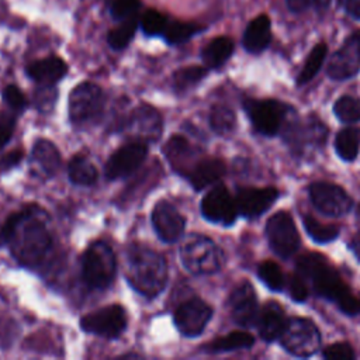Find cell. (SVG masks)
<instances>
[{
    "label": "cell",
    "mask_w": 360,
    "mask_h": 360,
    "mask_svg": "<svg viewBox=\"0 0 360 360\" xmlns=\"http://www.w3.org/2000/svg\"><path fill=\"white\" fill-rule=\"evenodd\" d=\"M343 7L350 17L360 20V0H343Z\"/></svg>",
    "instance_id": "c3c4849f"
},
{
    "label": "cell",
    "mask_w": 360,
    "mask_h": 360,
    "mask_svg": "<svg viewBox=\"0 0 360 360\" xmlns=\"http://www.w3.org/2000/svg\"><path fill=\"white\" fill-rule=\"evenodd\" d=\"M163 152L167 158V160L170 162V165L173 166L174 170L186 174L187 169H186V160H190V156L193 155L191 152V145L187 142L186 138L180 136V135H173L165 145Z\"/></svg>",
    "instance_id": "83f0119b"
},
{
    "label": "cell",
    "mask_w": 360,
    "mask_h": 360,
    "mask_svg": "<svg viewBox=\"0 0 360 360\" xmlns=\"http://www.w3.org/2000/svg\"><path fill=\"white\" fill-rule=\"evenodd\" d=\"M225 173V163L217 158H205L197 162L187 177L195 190H202L219 180Z\"/></svg>",
    "instance_id": "cb8c5ba5"
},
{
    "label": "cell",
    "mask_w": 360,
    "mask_h": 360,
    "mask_svg": "<svg viewBox=\"0 0 360 360\" xmlns=\"http://www.w3.org/2000/svg\"><path fill=\"white\" fill-rule=\"evenodd\" d=\"M284 139L295 156H305L321 149L328 139V128L323 121L309 114L305 120H288L283 128Z\"/></svg>",
    "instance_id": "277c9868"
},
{
    "label": "cell",
    "mask_w": 360,
    "mask_h": 360,
    "mask_svg": "<svg viewBox=\"0 0 360 360\" xmlns=\"http://www.w3.org/2000/svg\"><path fill=\"white\" fill-rule=\"evenodd\" d=\"M339 309L349 315V316H356L360 314V294L349 292L340 302H338Z\"/></svg>",
    "instance_id": "f6af8a7d"
},
{
    "label": "cell",
    "mask_w": 360,
    "mask_h": 360,
    "mask_svg": "<svg viewBox=\"0 0 360 360\" xmlns=\"http://www.w3.org/2000/svg\"><path fill=\"white\" fill-rule=\"evenodd\" d=\"M152 225L162 240L172 243L183 235L186 221L170 202L159 201L152 211Z\"/></svg>",
    "instance_id": "d6986e66"
},
{
    "label": "cell",
    "mask_w": 360,
    "mask_h": 360,
    "mask_svg": "<svg viewBox=\"0 0 360 360\" xmlns=\"http://www.w3.org/2000/svg\"><path fill=\"white\" fill-rule=\"evenodd\" d=\"M335 115L346 124L360 121V98L353 96H342L333 105Z\"/></svg>",
    "instance_id": "8d00e7d4"
},
{
    "label": "cell",
    "mask_w": 360,
    "mask_h": 360,
    "mask_svg": "<svg viewBox=\"0 0 360 360\" xmlns=\"http://www.w3.org/2000/svg\"><path fill=\"white\" fill-rule=\"evenodd\" d=\"M329 3H330V0H316L315 7H316V8H328Z\"/></svg>",
    "instance_id": "816d5d0a"
},
{
    "label": "cell",
    "mask_w": 360,
    "mask_h": 360,
    "mask_svg": "<svg viewBox=\"0 0 360 360\" xmlns=\"http://www.w3.org/2000/svg\"><path fill=\"white\" fill-rule=\"evenodd\" d=\"M3 228L6 243L24 266H37L51 249L52 238L46 225V214L34 204L11 214Z\"/></svg>",
    "instance_id": "6da1fadb"
},
{
    "label": "cell",
    "mask_w": 360,
    "mask_h": 360,
    "mask_svg": "<svg viewBox=\"0 0 360 360\" xmlns=\"http://www.w3.org/2000/svg\"><path fill=\"white\" fill-rule=\"evenodd\" d=\"M125 276L134 290L152 298L166 285L167 264L158 252L141 245H131L127 252Z\"/></svg>",
    "instance_id": "7a4b0ae2"
},
{
    "label": "cell",
    "mask_w": 360,
    "mask_h": 360,
    "mask_svg": "<svg viewBox=\"0 0 360 360\" xmlns=\"http://www.w3.org/2000/svg\"><path fill=\"white\" fill-rule=\"evenodd\" d=\"M167 22L169 21H167L166 15L156 10H148L141 17V28L149 37L163 35Z\"/></svg>",
    "instance_id": "f35d334b"
},
{
    "label": "cell",
    "mask_w": 360,
    "mask_h": 360,
    "mask_svg": "<svg viewBox=\"0 0 360 360\" xmlns=\"http://www.w3.org/2000/svg\"><path fill=\"white\" fill-rule=\"evenodd\" d=\"M271 41V21L266 14L255 17L246 27L242 38L243 48L250 53H260Z\"/></svg>",
    "instance_id": "7402d4cb"
},
{
    "label": "cell",
    "mask_w": 360,
    "mask_h": 360,
    "mask_svg": "<svg viewBox=\"0 0 360 360\" xmlns=\"http://www.w3.org/2000/svg\"><path fill=\"white\" fill-rule=\"evenodd\" d=\"M68 72V65L58 56H48L32 62L27 68V75L38 83L53 84Z\"/></svg>",
    "instance_id": "603a6c76"
},
{
    "label": "cell",
    "mask_w": 360,
    "mask_h": 360,
    "mask_svg": "<svg viewBox=\"0 0 360 360\" xmlns=\"http://www.w3.org/2000/svg\"><path fill=\"white\" fill-rule=\"evenodd\" d=\"M69 179L79 186H91L97 181V169L86 156H75L69 162Z\"/></svg>",
    "instance_id": "f546056e"
},
{
    "label": "cell",
    "mask_w": 360,
    "mask_h": 360,
    "mask_svg": "<svg viewBox=\"0 0 360 360\" xmlns=\"http://www.w3.org/2000/svg\"><path fill=\"white\" fill-rule=\"evenodd\" d=\"M212 316V308L200 298L183 302L174 312V323L180 333L193 338L198 336Z\"/></svg>",
    "instance_id": "2e32d148"
},
{
    "label": "cell",
    "mask_w": 360,
    "mask_h": 360,
    "mask_svg": "<svg viewBox=\"0 0 360 360\" xmlns=\"http://www.w3.org/2000/svg\"><path fill=\"white\" fill-rule=\"evenodd\" d=\"M148 146L145 141L135 139L117 149L105 163V177L110 180L125 177L134 173L145 160Z\"/></svg>",
    "instance_id": "4fadbf2b"
},
{
    "label": "cell",
    "mask_w": 360,
    "mask_h": 360,
    "mask_svg": "<svg viewBox=\"0 0 360 360\" xmlns=\"http://www.w3.org/2000/svg\"><path fill=\"white\" fill-rule=\"evenodd\" d=\"M297 270L319 297L336 304L352 291L340 277L339 271L319 253L302 255L297 260Z\"/></svg>",
    "instance_id": "3957f363"
},
{
    "label": "cell",
    "mask_w": 360,
    "mask_h": 360,
    "mask_svg": "<svg viewBox=\"0 0 360 360\" xmlns=\"http://www.w3.org/2000/svg\"><path fill=\"white\" fill-rule=\"evenodd\" d=\"M322 354L328 360H352L356 357L353 347L346 342H336L326 346Z\"/></svg>",
    "instance_id": "b9f144b4"
},
{
    "label": "cell",
    "mask_w": 360,
    "mask_h": 360,
    "mask_svg": "<svg viewBox=\"0 0 360 360\" xmlns=\"http://www.w3.org/2000/svg\"><path fill=\"white\" fill-rule=\"evenodd\" d=\"M288 295L297 301V302H304L308 298V288H307V281L300 273L295 274H288L285 278V287Z\"/></svg>",
    "instance_id": "60d3db41"
},
{
    "label": "cell",
    "mask_w": 360,
    "mask_h": 360,
    "mask_svg": "<svg viewBox=\"0 0 360 360\" xmlns=\"http://www.w3.org/2000/svg\"><path fill=\"white\" fill-rule=\"evenodd\" d=\"M104 107L103 90L94 83H80L69 96V118L75 125L96 121Z\"/></svg>",
    "instance_id": "9c48e42d"
},
{
    "label": "cell",
    "mask_w": 360,
    "mask_h": 360,
    "mask_svg": "<svg viewBox=\"0 0 360 360\" xmlns=\"http://www.w3.org/2000/svg\"><path fill=\"white\" fill-rule=\"evenodd\" d=\"M232 319L240 326H253L259 316V304L255 288L243 281L229 295L228 300Z\"/></svg>",
    "instance_id": "ac0fdd59"
},
{
    "label": "cell",
    "mask_w": 360,
    "mask_h": 360,
    "mask_svg": "<svg viewBox=\"0 0 360 360\" xmlns=\"http://www.w3.org/2000/svg\"><path fill=\"white\" fill-rule=\"evenodd\" d=\"M136 27H138L136 15L120 21V24L117 27H114L108 32V35H107L108 45L112 49H122V48H125L131 42V39H132V37H134V34L136 31Z\"/></svg>",
    "instance_id": "d6a6232c"
},
{
    "label": "cell",
    "mask_w": 360,
    "mask_h": 360,
    "mask_svg": "<svg viewBox=\"0 0 360 360\" xmlns=\"http://www.w3.org/2000/svg\"><path fill=\"white\" fill-rule=\"evenodd\" d=\"M278 195L276 187H240L235 197L238 214L246 218H257L276 202Z\"/></svg>",
    "instance_id": "e0dca14e"
},
{
    "label": "cell",
    "mask_w": 360,
    "mask_h": 360,
    "mask_svg": "<svg viewBox=\"0 0 360 360\" xmlns=\"http://www.w3.org/2000/svg\"><path fill=\"white\" fill-rule=\"evenodd\" d=\"M349 248H350V250L353 252V255L360 260V232H357V233L352 238V240H350V243H349Z\"/></svg>",
    "instance_id": "f907efd6"
},
{
    "label": "cell",
    "mask_w": 360,
    "mask_h": 360,
    "mask_svg": "<svg viewBox=\"0 0 360 360\" xmlns=\"http://www.w3.org/2000/svg\"><path fill=\"white\" fill-rule=\"evenodd\" d=\"M233 53V41L228 37H217L210 41L202 52L201 58L207 68H219L222 66Z\"/></svg>",
    "instance_id": "484cf974"
},
{
    "label": "cell",
    "mask_w": 360,
    "mask_h": 360,
    "mask_svg": "<svg viewBox=\"0 0 360 360\" xmlns=\"http://www.w3.org/2000/svg\"><path fill=\"white\" fill-rule=\"evenodd\" d=\"M6 243V235H4V228L0 225V246Z\"/></svg>",
    "instance_id": "f5cc1de1"
},
{
    "label": "cell",
    "mask_w": 360,
    "mask_h": 360,
    "mask_svg": "<svg viewBox=\"0 0 360 360\" xmlns=\"http://www.w3.org/2000/svg\"><path fill=\"white\" fill-rule=\"evenodd\" d=\"M335 149L342 160H354L360 149V131L350 127L339 131L335 139Z\"/></svg>",
    "instance_id": "f1b7e54d"
},
{
    "label": "cell",
    "mask_w": 360,
    "mask_h": 360,
    "mask_svg": "<svg viewBox=\"0 0 360 360\" xmlns=\"http://www.w3.org/2000/svg\"><path fill=\"white\" fill-rule=\"evenodd\" d=\"M202 30H204V27L194 24V22L169 21L166 25V30L163 32V37L169 44L177 45V44L188 41L193 35L198 34Z\"/></svg>",
    "instance_id": "836d02e7"
},
{
    "label": "cell",
    "mask_w": 360,
    "mask_h": 360,
    "mask_svg": "<svg viewBox=\"0 0 360 360\" xmlns=\"http://www.w3.org/2000/svg\"><path fill=\"white\" fill-rule=\"evenodd\" d=\"M13 134V122H1L0 124V148L4 146Z\"/></svg>",
    "instance_id": "681fc988"
},
{
    "label": "cell",
    "mask_w": 360,
    "mask_h": 360,
    "mask_svg": "<svg viewBox=\"0 0 360 360\" xmlns=\"http://www.w3.org/2000/svg\"><path fill=\"white\" fill-rule=\"evenodd\" d=\"M266 235L270 248L281 259L291 257L300 248V233L294 219L285 211H278L269 218Z\"/></svg>",
    "instance_id": "30bf717a"
},
{
    "label": "cell",
    "mask_w": 360,
    "mask_h": 360,
    "mask_svg": "<svg viewBox=\"0 0 360 360\" xmlns=\"http://www.w3.org/2000/svg\"><path fill=\"white\" fill-rule=\"evenodd\" d=\"M243 108L250 118L253 128L264 136H274L283 131L292 114L290 105L273 98H246L243 101Z\"/></svg>",
    "instance_id": "8992f818"
},
{
    "label": "cell",
    "mask_w": 360,
    "mask_h": 360,
    "mask_svg": "<svg viewBox=\"0 0 360 360\" xmlns=\"http://www.w3.org/2000/svg\"><path fill=\"white\" fill-rule=\"evenodd\" d=\"M326 53H328V45L323 44V42L316 44L311 49V52L307 56V60H305L300 75L297 76V83L300 86L308 83L319 72V69L323 65V60L326 58Z\"/></svg>",
    "instance_id": "4dcf8cb0"
},
{
    "label": "cell",
    "mask_w": 360,
    "mask_h": 360,
    "mask_svg": "<svg viewBox=\"0 0 360 360\" xmlns=\"http://www.w3.org/2000/svg\"><path fill=\"white\" fill-rule=\"evenodd\" d=\"M309 198L318 211L329 217H342L353 205V200L340 186L328 181L312 183L309 186Z\"/></svg>",
    "instance_id": "7c38bea8"
},
{
    "label": "cell",
    "mask_w": 360,
    "mask_h": 360,
    "mask_svg": "<svg viewBox=\"0 0 360 360\" xmlns=\"http://www.w3.org/2000/svg\"><path fill=\"white\" fill-rule=\"evenodd\" d=\"M360 70V31L350 35L330 58L326 73L333 80H346Z\"/></svg>",
    "instance_id": "9a60e30c"
},
{
    "label": "cell",
    "mask_w": 360,
    "mask_h": 360,
    "mask_svg": "<svg viewBox=\"0 0 360 360\" xmlns=\"http://www.w3.org/2000/svg\"><path fill=\"white\" fill-rule=\"evenodd\" d=\"M235 122H236L235 112L228 105L217 104L211 108L210 125L217 134L219 135L229 134L235 128Z\"/></svg>",
    "instance_id": "e575fe53"
},
{
    "label": "cell",
    "mask_w": 360,
    "mask_h": 360,
    "mask_svg": "<svg viewBox=\"0 0 360 360\" xmlns=\"http://www.w3.org/2000/svg\"><path fill=\"white\" fill-rule=\"evenodd\" d=\"M105 3L111 17L118 21L136 15L141 6L139 0H105Z\"/></svg>",
    "instance_id": "ab89813d"
},
{
    "label": "cell",
    "mask_w": 360,
    "mask_h": 360,
    "mask_svg": "<svg viewBox=\"0 0 360 360\" xmlns=\"http://www.w3.org/2000/svg\"><path fill=\"white\" fill-rule=\"evenodd\" d=\"M257 277L273 291H281L285 287V277L280 266L273 260H264L259 264Z\"/></svg>",
    "instance_id": "d590c367"
},
{
    "label": "cell",
    "mask_w": 360,
    "mask_h": 360,
    "mask_svg": "<svg viewBox=\"0 0 360 360\" xmlns=\"http://www.w3.org/2000/svg\"><path fill=\"white\" fill-rule=\"evenodd\" d=\"M285 312L281 305L276 301H267L259 311L257 330L263 340L273 342L278 339L287 325Z\"/></svg>",
    "instance_id": "44dd1931"
},
{
    "label": "cell",
    "mask_w": 360,
    "mask_h": 360,
    "mask_svg": "<svg viewBox=\"0 0 360 360\" xmlns=\"http://www.w3.org/2000/svg\"><path fill=\"white\" fill-rule=\"evenodd\" d=\"M316 0H287V7L292 13H302L309 7H315Z\"/></svg>",
    "instance_id": "7dc6e473"
},
{
    "label": "cell",
    "mask_w": 360,
    "mask_h": 360,
    "mask_svg": "<svg viewBox=\"0 0 360 360\" xmlns=\"http://www.w3.org/2000/svg\"><path fill=\"white\" fill-rule=\"evenodd\" d=\"M207 75V69L201 66H187L174 72L173 82L177 90H187L195 86L204 76Z\"/></svg>",
    "instance_id": "74e56055"
},
{
    "label": "cell",
    "mask_w": 360,
    "mask_h": 360,
    "mask_svg": "<svg viewBox=\"0 0 360 360\" xmlns=\"http://www.w3.org/2000/svg\"><path fill=\"white\" fill-rule=\"evenodd\" d=\"M3 98L4 101L15 111H21L25 108L27 105V100H25V96L22 94V91L14 86V84H10L7 86L4 90H3Z\"/></svg>",
    "instance_id": "7bdbcfd3"
},
{
    "label": "cell",
    "mask_w": 360,
    "mask_h": 360,
    "mask_svg": "<svg viewBox=\"0 0 360 360\" xmlns=\"http://www.w3.org/2000/svg\"><path fill=\"white\" fill-rule=\"evenodd\" d=\"M202 217L211 222L229 226L238 217L235 198L222 184L215 186L201 200Z\"/></svg>",
    "instance_id": "5bb4252c"
},
{
    "label": "cell",
    "mask_w": 360,
    "mask_h": 360,
    "mask_svg": "<svg viewBox=\"0 0 360 360\" xmlns=\"http://www.w3.org/2000/svg\"><path fill=\"white\" fill-rule=\"evenodd\" d=\"M80 328L87 333H94L103 338H117L127 328L125 309L118 304L103 307L84 315L80 319Z\"/></svg>",
    "instance_id": "8fae6325"
},
{
    "label": "cell",
    "mask_w": 360,
    "mask_h": 360,
    "mask_svg": "<svg viewBox=\"0 0 360 360\" xmlns=\"http://www.w3.org/2000/svg\"><path fill=\"white\" fill-rule=\"evenodd\" d=\"M302 222H304L307 233L318 243L332 242L340 233V228L338 225H335V224H322L311 215L302 217Z\"/></svg>",
    "instance_id": "1f68e13d"
},
{
    "label": "cell",
    "mask_w": 360,
    "mask_h": 360,
    "mask_svg": "<svg viewBox=\"0 0 360 360\" xmlns=\"http://www.w3.org/2000/svg\"><path fill=\"white\" fill-rule=\"evenodd\" d=\"M255 338L243 330H235L225 336L217 338L208 345H205V350L210 353H222V352H232V350H240L248 349L253 346Z\"/></svg>",
    "instance_id": "4316f807"
},
{
    "label": "cell",
    "mask_w": 360,
    "mask_h": 360,
    "mask_svg": "<svg viewBox=\"0 0 360 360\" xmlns=\"http://www.w3.org/2000/svg\"><path fill=\"white\" fill-rule=\"evenodd\" d=\"M31 160L35 167L45 176H53L60 166V156L56 146L46 139L35 142L31 153Z\"/></svg>",
    "instance_id": "d4e9b609"
},
{
    "label": "cell",
    "mask_w": 360,
    "mask_h": 360,
    "mask_svg": "<svg viewBox=\"0 0 360 360\" xmlns=\"http://www.w3.org/2000/svg\"><path fill=\"white\" fill-rule=\"evenodd\" d=\"M117 260L110 245L94 242L84 252L82 259V273L84 281L94 288H105L115 276Z\"/></svg>",
    "instance_id": "52a82bcc"
},
{
    "label": "cell",
    "mask_w": 360,
    "mask_h": 360,
    "mask_svg": "<svg viewBox=\"0 0 360 360\" xmlns=\"http://www.w3.org/2000/svg\"><path fill=\"white\" fill-rule=\"evenodd\" d=\"M44 86H45V87L38 89V90L35 91L34 101H35V105H37L38 108H41V110H48V108L53 104V101H55V98H56V91L49 87L51 84H44Z\"/></svg>",
    "instance_id": "ee69618b"
},
{
    "label": "cell",
    "mask_w": 360,
    "mask_h": 360,
    "mask_svg": "<svg viewBox=\"0 0 360 360\" xmlns=\"http://www.w3.org/2000/svg\"><path fill=\"white\" fill-rule=\"evenodd\" d=\"M183 266L194 274H212L222 267L224 253L210 238L193 235L186 239L180 249Z\"/></svg>",
    "instance_id": "5b68a950"
},
{
    "label": "cell",
    "mask_w": 360,
    "mask_h": 360,
    "mask_svg": "<svg viewBox=\"0 0 360 360\" xmlns=\"http://www.w3.org/2000/svg\"><path fill=\"white\" fill-rule=\"evenodd\" d=\"M22 156H24V153L21 149H14V150L3 155L0 158V173L17 166L21 162Z\"/></svg>",
    "instance_id": "bcb514c9"
},
{
    "label": "cell",
    "mask_w": 360,
    "mask_h": 360,
    "mask_svg": "<svg viewBox=\"0 0 360 360\" xmlns=\"http://www.w3.org/2000/svg\"><path fill=\"white\" fill-rule=\"evenodd\" d=\"M125 125L131 134L141 136V141H156L163 128L160 114L148 104L138 105Z\"/></svg>",
    "instance_id": "ffe728a7"
},
{
    "label": "cell",
    "mask_w": 360,
    "mask_h": 360,
    "mask_svg": "<svg viewBox=\"0 0 360 360\" xmlns=\"http://www.w3.org/2000/svg\"><path fill=\"white\" fill-rule=\"evenodd\" d=\"M357 217L360 218V205H359V208H357Z\"/></svg>",
    "instance_id": "db71d44e"
},
{
    "label": "cell",
    "mask_w": 360,
    "mask_h": 360,
    "mask_svg": "<svg viewBox=\"0 0 360 360\" xmlns=\"http://www.w3.org/2000/svg\"><path fill=\"white\" fill-rule=\"evenodd\" d=\"M283 347L292 356L308 357L318 352L321 333L316 325L305 318H291L280 336Z\"/></svg>",
    "instance_id": "ba28073f"
}]
</instances>
